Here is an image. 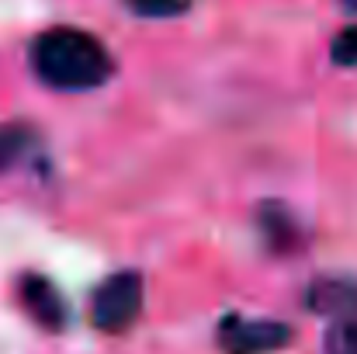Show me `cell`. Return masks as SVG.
<instances>
[{
	"instance_id": "cell-1",
	"label": "cell",
	"mask_w": 357,
	"mask_h": 354,
	"mask_svg": "<svg viewBox=\"0 0 357 354\" xmlns=\"http://www.w3.org/2000/svg\"><path fill=\"white\" fill-rule=\"evenodd\" d=\"M31 66L42 84L56 91H91L112 77L108 49L80 28H52L35 38Z\"/></svg>"
},
{
	"instance_id": "cell-2",
	"label": "cell",
	"mask_w": 357,
	"mask_h": 354,
	"mask_svg": "<svg viewBox=\"0 0 357 354\" xmlns=\"http://www.w3.org/2000/svg\"><path fill=\"white\" fill-rule=\"evenodd\" d=\"M142 309V278L135 271L112 274L91 299V323L101 334H121L139 320Z\"/></svg>"
},
{
	"instance_id": "cell-3",
	"label": "cell",
	"mask_w": 357,
	"mask_h": 354,
	"mask_svg": "<svg viewBox=\"0 0 357 354\" xmlns=\"http://www.w3.org/2000/svg\"><path fill=\"white\" fill-rule=\"evenodd\" d=\"M291 341V330L278 320H243L226 316L219 327V344L226 354H271Z\"/></svg>"
},
{
	"instance_id": "cell-4",
	"label": "cell",
	"mask_w": 357,
	"mask_h": 354,
	"mask_svg": "<svg viewBox=\"0 0 357 354\" xmlns=\"http://www.w3.org/2000/svg\"><path fill=\"white\" fill-rule=\"evenodd\" d=\"M17 295H21L24 313H28L38 327H45V330H63V323H66V302H63V295L56 292V285H52L49 278H42V274H24L21 285H17Z\"/></svg>"
},
{
	"instance_id": "cell-5",
	"label": "cell",
	"mask_w": 357,
	"mask_h": 354,
	"mask_svg": "<svg viewBox=\"0 0 357 354\" xmlns=\"http://www.w3.org/2000/svg\"><path fill=\"white\" fill-rule=\"evenodd\" d=\"M309 309L337 316V320H354L357 316V281L347 278H319L309 288Z\"/></svg>"
},
{
	"instance_id": "cell-6",
	"label": "cell",
	"mask_w": 357,
	"mask_h": 354,
	"mask_svg": "<svg viewBox=\"0 0 357 354\" xmlns=\"http://www.w3.org/2000/svg\"><path fill=\"white\" fill-rule=\"evenodd\" d=\"M31 146H35V128L31 125H24V121L0 125V174L10 170Z\"/></svg>"
},
{
	"instance_id": "cell-7",
	"label": "cell",
	"mask_w": 357,
	"mask_h": 354,
	"mask_svg": "<svg viewBox=\"0 0 357 354\" xmlns=\"http://www.w3.org/2000/svg\"><path fill=\"white\" fill-rule=\"evenodd\" d=\"M260 219H264L260 230H264V236H267L271 246H278V250L295 246V219H291L281 205H264Z\"/></svg>"
},
{
	"instance_id": "cell-8",
	"label": "cell",
	"mask_w": 357,
	"mask_h": 354,
	"mask_svg": "<svg viewBox=\"0 0 357 354\" xmlns=\"http://www.w3.org/2000/svg\"><path fill=\"white\" fill-rule=\"evenodd\" d=\"M125 3H128V10H135L142 17H174L191 7V0H125Z\"/></svg>"
},
{
	"instance_id": "cell-9",
	"label": "cell",
	"mask_w": 357,
	"mask_h": 354,
	"mask_svg": "<svg viewBox=\"0 0 357 354\" xmlns=\"http://www.w3.org/2000/svg\"><path fill=\"white\" fill-rule=\"evenodd\" d=\"M326 354H357V320H340L326 334Z\"/></svg>"
},
{
	"instance_id": "cell-10",
	"label": "cell",
	"mask_w": 357,
	"mask_h": 354,
	"mask_svg": "<svg viewBox=\"0 0 357 354\" xmlns=\"http://www.w3.org/2000/svg\"><path fill=\"white\" fill-rule=\"evenodd\" d=\"M330 52H333V63H337V66H357V24L344 28V31L333 38Z\"/></svg>"
},
{
	"instance_id": "cell-11",
	"label": "cell",
	"mask_w": 357,
	"mask_h": 354,
	"mask_svg": "<svg viewBox=\"0 0 357 354\" xmlns=\"http://www.w3.org/2000/svg\"><path fill=\"white\" fill-rule=\"evenodd\" d=\"M344 7H347V10H354V14H357V0H344Z\"/></svg>"
}]
</instances>
